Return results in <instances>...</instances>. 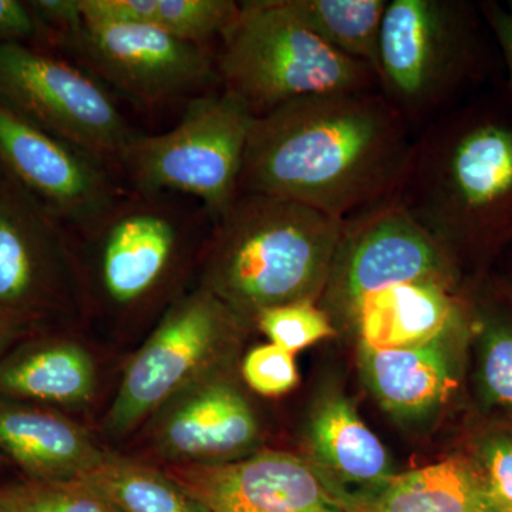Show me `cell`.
I'll return each mask as SVG.
<instances>
[{
  "mask_svg": "<svg viewBox=\"0 0 512 512\" xmlns=\"http://www.w3.org/2000/svg\"><path fill=\"white\" fill-rule=\"evenodd\" d=\"M413 143L410 124L380 92L302 97L256 117L239 194L346 221L392 195Z\"/></svg>",
  "mask_w": 512,
  "mask_h": 512,
  "instance_id": "1",
  "label": "cell"
},
{
  "mask_svg": "<svg viewBox=\"0 0 512 512\" xmlns=\"http://www.w3.org/2000/svg\"><path fill=\"white\" fill-rule=\"evenodd\" d=\"M451 261L512 245V103L485 97L448 111L414 141L390 195Z\"/></svg>",
  "mask_w": 512,
  "mask_h": 512,
  "instance_id": "2",
  "label": "cell"
},
{
  "mask_svg": "<svg viewBox=\"0 0 512 512\" xmlns=\"http://www.w3.org/2000/svg\"><path fill=\"white\" fill-rule=\"evenodd\" d=\"M202 288L242 320L323 295L345 221L298 202L239 194L212 222Z\"/></svg>",
  "mask_w": 512,
  "mask_h": 512,
  "instance_id": "3",
  "label": "cell"
},
{
  "mask_svg": "<svg viewBox=\"0 0 512 512\" xmlns=\"http://www.w3.org/2000/svg\"><path fill=\"white\" fill-rule=\"evenodd\" d=\"M215 64L222 89L244 101L255 117L302 97L377 87L370 67L323 42L288 0L241 2Z\"/></svg>",
  "mask_w": 512,
  "mask_h": 512,
  "instance_id": "4",
  "label": "cell"
},
{
  "mask_svg": "<svg viewBox=\"0 0 512 512\" xmlns=\"http://www.w3.org/2000/svg\"><path fill=\"white\" fill-rule=\"evenodd\" d=\"M255 119L227 90L197 94L171 130L134 136L120 158L119 174L134 191L195 198L214 222L239 195Z\"/></svg>",
  "mask_w": 512,
  "mask_h": 512,
  "instance_id": "5",
  "label": "cell"
},
{
  "mask_svg": "<svg viewBox=\"0 0 512 512\" xmlns=\"http://www.w3.org/2000/svg\"><path fill=\"white\" fill-rule=\"evenodd\" d=\"M480 9L463 0H389L376 80L407 123H420L481 72Z\"/></svg>",
  "mask_w": 512,
  "mask_h": 512,
  "instance_id": "6",
  "label": "cell"
},
{
  "mask_svg": "<svg viewBox=\"0 0 512 512\" xmlns=\"http://www.w3.org/2000/svg\"><path fill=\"white\" fill-rule=\"evenodd\" d=\"M0 100L116 174L137 134L93 74L26 43L0 45Z\"/></svg>",
  "mask_w": 512,
  "mask_h": 512,
  "instance_id": "7",
  "label": "cell"
},
{
  "mask_svg": "<svg viewBox=\"0 0 512 512\" xmlns=\"http://www.w3.org/2000/svg\"><path fill=\"white\" fill-rule=\"evenodd\" d=\"M241 320L202 286L175 299L127 366L107 416L110 433H127L178 393L210 376Z\"/></svg>",
  "mask_w": 512,
  "mask_h": 512,
  "instance_id": "8",
  "label": "cell"
},
{
  "mask_svg": "<svg viewBox=\"0 0 512 512\" xmlns=\"http://www.w3.org/2000/svg\"><path fill=\"white\" fill-rule=\"evenodd\" d=\"M53 40L69 47L97 80L144 106H161L220 83L210 47L130 23L87 22L82 16Z\"/></svg>",
  "mask_w": 512,
  "mask_h": 512,
  "instance_id": "9",
  "label": "cell"
},
{
  "mask_svg": "<svg viewBox=\"0 0 512 512\" xmlns=\"http://www.w3.org/2000/svg\"><path fill=\"white\" fill-rule=\"evenodd\" d=\"M173 194L126 190L92 228L104 298L119 308L146 302L173 274L188 239L207 212L171 200ZM210 218V217H208Z\"/></svg>",
  "mask_w": 512,
  "mask_h": 512,
  "instance_id": "10",
  "label": "cell"
},
{
  "mask_svg": "<svg viewBox=\"0 0 512 512\" xmlns=\"http://www.w3.org/2000/svg\"><path fill=\"white\" fill-rule=\"evenodd\" d=\"M0 164L47 214L80 234L126 192L106 164L43 130L2 100Z\"/></svg>",
  "mask_w": 512,
  "mask_h": 512,
  "instance_id": "11",
  "label": "cell"
},
{
  "mask_svg": "<svg viewBox=\"0 0 512 512\" xmlns=\"http://www.w3.org/2000/svg\"><path fill=\"white\" fill-rule=\"evenodd\" d=\"M458 266L440 245L387 198L345 221L326 284L330 311L348 316L357 302L386 286L456 282Z\"/></svg>",
  "mask_w": 512,
  "mask_h": 512,
  "instance_id": "12",
  "label": "cell"
},
{
  "mask_svg": "<svg viewBox=\"0 0 512 512\" xmlns=\"http://www.w3.org/2000/svg\"><path fill=\"white\" fill-rule=\"evenodd\" d=\"M167 474L208 512H355L318 468L292 454L173 464Z\"/></svg>",
  "mask_w": 512,
  "mask_h": 512,
  "instance_id": "13",
  "label": "cell"
},
{
  "mask_svg": "<svg viewBox=\"0 0 512 512\" xmlns=\"http://www.w3.org/2000/svg\"><path fill=\"white\" fill-rule=\"evenodd\" d=\"M258 423L247 400L208 376L161 407L157 453L174 464H214L251 447Z\"/></svg>",
  "mask_w": 512,
  "mask_h": 512,
  "instance_id": "14",
  "label": "cell"
},
{
  "mask_svg": "<svg viewBox=\"0 0 512 512\" xmlns=\"http://www.w3.org/2000/svg\"><path fill=\"white\" fill-rule=\"evenodd\" d=\"M456 282H409L363 296L349 313L363 348H412L450 333L461 320Z\"/></svg>",
  "mask_w": 512,
  "mask_h": 512,
  "instance_id": "15",
  "label": "cell"
},
{
  "mask_svg": "<svg viewBox=\"0 0 512 512\" xmlns=\"http://www.w3.org/2000/svg\"><path fill=\"white\" fill-rule=\"evenodd\" d=\"M63 227L8 175H0V311L39 295L47 265L62 252Z\"/></svg>",
  "mask_w": 512,
  "mask_h": 512,
  "instance_id": "16",
  "label": "cell"
},
{
  "mask_svg": "<svg viewBox=\"0 0 512 512\" xmlns=\"http://www.w3.org/2000/svg\"><path fill=\"white\" fill-rule=\"evenodd\" d=\"M0 453L33 481L79 480L104 456L73 421L10 402H0Z\"/></svg>",
  "mask_w": 512,
  "mask_h": 512,
  "instance_id": "17",
  "label": "cell"
},
{
  "mask_svg": "<svg viewBox=\"0 0 512 512\" xmlns=\"http://www.w3.org/2000/svg\"><path fill=\"white\" fill-rule=\"evenodd\" d=\"M448 335L412 348H363L367 383L389 412L402 417L424 416L446 400L456 383L447 350Z\"/></svg>",
  "mask_w": 512,
  "mask_h": 512,
  "instance_id": "18",
  "label": "cell"
},
{
  "mask_svg": "<svg viewBox=\"0 0 512 512\" xmlns=\"http://www.w3.org/2000/svg\"><path fill=\"white\" fill-rule=\"evenodd\" d=\"M87 22L130 23L210 47L234 25L241 3L234 0H77Z\"/></svg>",
  "mask_w": 512,
  "mask_h": 512,
  "instance_id": "19",
  "label": "cell"
},
{
  "mask_svg": "<svg viewBox=\"0 0 512 512\" xmlns=\"http://www.w3.org/2000/svg\"><path fill=\"white\" fill-rule=\"evenodd\" d=\"M311 441L316 456L343 480L379 490L393 477L386 448L345 397L320 403L312 417Z\"/></svg>",
  "mask_w": 512,
  "mask_h": 512,
  "instance_id": "20",
  "label": "cell"
},
{
  "mask_svg": "<svg viewBox=\"0 0 512 512\" xmlns=\"http://www.w3.org/2000/svg\"><path fill=\"white\" fill-rule=\"evenodd\" d=\"M96 386L92 356L72 342L26 350L0 365V393L37 402L79 404Z\"/></svg>",
  "mask_w": 512,
  "mask_h": 512,
  "instance_id": "21",
  "label": "cell"
},
{
  "mask_svg": "<svg viewBox=\"0 0 512 512\" xmlns=\"http://www.w3.org/2000/svg\"><path fill=\"white\" fill-rule=\"evenodd\" d=\"M356 512H490L476 471L451 458L393 476Z\"/></svg>",
  "mask_w": 512,
  "mask_h": 512,
  "instance_id": "22",
  "label": "cell"
},
{
  "mask_svg": "<svg viewBox=\"0 0 512 512\" xmlns=\"http://www.w3.org/2000/svg\"><path fill=\"white\" fill-rule=\"evenodd\" d=\"M79 480L117 512H208L167 473L114 454L104 453Z\"/></svg>",
  "mask_w": 512,
  "mask_h": 512,
  "instance_id": "23",
  "label": "cell"
},
{
  "mask_svg": "<svg viewBox=\"0 0 512 512\" xmlns=\"http://www.w3.org/2000/svg\"><path fill=\"white\" fill-rule=\"evenodd\" d=\"M295 15L339 53L376 74L380 30L389 0H288Z\"/></svg>",
  "mask_w": 512,
  "mask_h": 512,
  "instance_id": "24",
  "label": "cell"
},
{
  "mask_svg": "<svg viewBox=\"0 0 512 512\" xmlns=\"http://www.w3.org/2000/svg\"><path fill=\"white\" fill-rule=\"evenodd\" d=\"M6 512H117L82 480L33 481L0 488Z\"/></svg>",
  "mask_w": 512,
  "mask_h": 512,
  "instance_id": "25",
  "label": "cell"
},
{
  "mask_svg": "<svg viewBox=\"0 0 512 512\" xmlns=\"http://www.w3.org/2000/svg\"><path fill=\"white\" fill-rule=\"evenodd\" d=\"M255 320L272 345L293 355L335 333L328 313L315 302L275 306L259 312Z\"/></svg>",
  "mask_w": 512,
  "mask_h": 512,
  "instance_id": "26",
  "label": "cell"
},
{
  "mask_svg": "<svg viewBox=\"0 0 512 512\" xmlns=\"http://www.w3.org/2000/svg\"><path fill=\"white\" fill-rule=\"evenodd\" d=\"M484 315L481 387L488 402L512 413V320L498 311Z\"/></svg>",
  "mask_w": 512,
  "mask_h": 512,
  "instance_id": "27",
  "label": "cell"
},
{
  "mask_svg": "<svg viewBox=\"0 0 512 512\" xmlns=\"http://www.w3.org/2000/svg\"><path fill=\"white\" fill-rule=\"evenodd\" d=\"M476 471L490 512H512V434L488 437L478 450Z\"/></svg>",
  "mask_w": 512,
  "mask_h": 512,
  "instance_id": "28",
  "label": "cell"
},
{
  "mask_svg": "<svg viewBox=\"0 0 512 512\" xmlns=\"http://www.w3.org/2000/svg\"><path fill=\"white\" fill-rule=\"evenodd\" d=\"M242 373L249 387L264 396L288 393L299 382L293 353L272 343L252 349L245 357Z\"/></svg>",
  "mask_w": 512,
  "mask_h": 512,
  "instance_id": "29",
  "label": "cell"
},
{
  "mask_svg": "<svg viewBox=\"0 0 512 512\" xmlns=\"http://www.w3.org/2000/svg\"><path fill=\"white\" fill-rule=\"evenodd\" d=\"M42 35L49 37V32L37 19L28 2L0 0V45L25 43Z\"/></svg>",
  "mask_w": 512,
  "mask_h": 512,
  "instance_id": "30",
  "label": "cell"
},
{
  "mask_svg": "<svg viewBox=\"0 0 512 512\" xmlns=\"http://www.w3.org/2000/svg\"><path fill=\"white\" fill-rule=\"evenodd\" d=\"M478 9L503 53L508 73V99L512 103V15L498 2L478 3Z\"/></svg>",
  "mask_w": 512,
  "mask_h": 512,
  "instance_id": "31",
  "label": "cell"
},
{
  "mask_svg": "<svg viewBox=\"0 0 512 512\" xmlns=\"http://www.w3.org/2000/svg\"><path fill=\"white\" fill-rule=\"evenodd\" d=\"M10 330H12V323H10L8 316L0 313V348H2L6 340L9 339Z\"/></svg>",
  "mask_w": 512,
  "mask_h": 512,
  "instance_id": "32",
  "label": "cell"
},
{
  "mask_svg": "<svg viewBox=\"0 0 512 512\" xmlns=\"http://www.w3.org/2000/svg\"><path fill=\"white\" fill-rule=\"evenodd\" d=\"M505 8H507L508 12L512 15V0H508V2L505 3Z\"/></svg>",
  "mask_w": 512,
  "mask_h": 512,
  "instance_id": "33",
  "label": "cell"
},
{
  "mask_svg": "<svg viewBox=\"0 0 512 512\" xmlns=\"http://www.w3.org/2000/svg\"><path fill=\"white\" fill-rule=\"evenodd\" d=\"M0 512H6V511H5V510H3V508H2V507H0Z\"/></svg>",
  "mask_w": 512,
  "mask_h": 512,
  "instance_id": "34",
  "label": "cell"
},
{
  "mask_svg": "<svg viewBox=\"0 0 512 512\" xmlns=\"http://www.w3.org/2000/svg\"><path fill=\"white\" fill-rule=\"evenodd\" d=\"M0 460H2V457H0Z\"/></svg>",
  "mask_w": 512,
  "mask_h": 512,
  "instance_id": "35",
  "label": "cell"
}]
</instances>
